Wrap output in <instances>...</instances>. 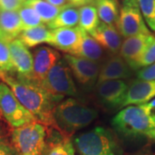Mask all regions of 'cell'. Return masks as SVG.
Returning <instances> with one entry per match:
<instances>
[{
    "label": "cell",
    "mask_w": 155,
    "mask_h": 155,
    "mask_svg": "<svg viewBox=\"0 0 155 155\" xmlns=\"http://www.w3.org/2000/svg\"><path fill=\"white\" fill-rule=\"evenodd\" d=\"M0 79L12 91L18 101L43 124L47 131L57 130L54 117L56 105L61 99L47 92L39 84L29 79L14 78L0 72Z\"/></svg>",
    "instance_id": "obj_1"
},
{
    "label": "cell",
    "mask_w": 155,
    "mask_h": 155,
    "mask_svg": "<svg viewBox=\"0 0 155 155\" xmlns=\"http://www.w3.org/2000/svg\"><path fill=\"white\" fill-rule=\"evenodd\" d=\"M97 116L96 110L74 98L59 103L54 112L57 131L69 138L76 131L94 122Z\"/></svg>",
    "instance_id": "obj_2"
},
{
    "label": "cell",
    "mask_w": 155,
    "mask_h": 155,
    "mask_svg": "<svg viewBox=\"0 0 155 155\" xmlns=\"http://www.w3.org/2000/svg\"><path fill=\"white\" fill-rule=\"evenodd\" d=\"M116 131L126 136L147 135L155 128V118L144 104L126 106L112 119Z\"/></svg>",
    "instance_id": "obj_3"
},
{
    "label": "cell",
    "mask_w": 155,
    "mask_h": 155,
    "mask_svg": "<svg viewBox=\"0 0 155 155\" xmlns=\"http://www.w3.org/2000/svg\"><path fill=\"white\" fill-rule=\"evenodd\" d=\"M46 127L35 121L13 129L12 147L18 155H41L46 146Z\"/></svg>",
    "instance_id": "obj_4"
},
{
    "label": "cell",
    "mask_w": 155,
    "mask_h": 155,
    "mask_svg": "<svg viewBox=\"0 0 155 155\" xmlns=\"http://www.w3.org/2000/svg\"><path fill=\"white\" fill-rule=\"evenodd\" d=\"M79 155H116L118 146L110 130L97 127L80 134L74 140Z\"/></svg>",
    "instance_id": "obj_5"
},
{
    "label": "cell",
    "mask_w": 155,
    "mask_h": 155,
    "mask_svg": "<svg viewBox=\"0 0 155 155\" xmlns=\"http://www.w3.org/2000/svg\"><path fill=\"white\" fill-rule=\"evenodd\" d=\"M40 85L47 92L60 99L66 96L78 94L71 70L64 59L57 61Z\"/></svg>",
    "instance_id": "obj_6"
},
{
    "label": "cell",
    "mask_w": 155,
    "mask_h": 155,
    "mask_svg": "<svg viewBox=\"0 0 155 155\" xmlns=\"http://www.w3.org/2000/svg\"><path fill=\"white\" fill-rule=\"evenodd\" d=\"M0 113L14 128L36 121L35 117L18 101L11 88L4 82L0 83Z\"/></svg>",
    "instance_id": "obj_7"
},
{
    "label": "cell",
    "mask_w": 155,
    "mask_h": 155,
    "mask_svg": "<svg viewBox=\"0 0 155 155\" xmlns=\"http://www.w3.org/2000/svg\"><path fill=\"white\" fill-rule=\"evenodd\" d=\"M116 28L124 38L138 35H150L137 0H122Z\"/></svg>",
    "instance_id": "obj_8"
},
{
    "label": "cell",
    "mask_w": 155,
    "mask_h": 155,
    "mask_svg": "<svg viewBox=\"0 0 155 155\" xmlns=\"http://www.w3.org/2000/svg\"><path fill=\"white\" fill-rule=\"evenodd\" d=\"M63 59L80 85L91 89L97 83L101 69V66L97 62L68 54H65Z\"/></svg>",
    "instance_id": "obj_9"
},
{
    "label": "cell",
    "mask_w": 155,
    "mask_h": 155,
    "mask_svg": "<svg viewBox=\"0 0 155 155\" xmlns=\"http://www.w3.org/2000/svg\"><path fill=\"white\" fill-rule=\"evenodd\" d=\"M128 86L122 79L107 80L97 84V94L103 105L108 109H121L126 99Z\"/></svg>",
    "instance_id": "obj_10"
},
{
    "label": "cell",
    "mask_w": 155,
    "mask_h": 155,
    "mask_svg": "<svg viewBox=\"0 0 155 155\" xmlns=\"http://www.w3.org/2000/svg\"><path fill=\"white\" fill-rule=\"evenodd\" d=\"M9 48L13 69L17 73V77L32 80L33 54L28 47L23 44L21 40L17 38L9 42Z\"/></svg>",
    "instance_id": "obj_11"
},
{
    "label": "cell",
    "mask_w": 155,
    "mask_h": 155,
    "mask_svg": "<svg viewBox=\"0 0 155 155\" xmlns=\"http://www.w3.org/2000/svg\"><path fill=\"white\" fill-rule=\"evenodd\" d=\"M60 60L61 54L57 50L45 46L35 48L33 52L32 81L40 84L51 68Z\"/></svg>",
    "instance_id": "obj_12"
},
{
    "label": "cell",
    "mask_w": 155,
    "mask_h": 155,
    "mask_svg": "<svg viewBox=\"0 0 155 155\" xmlns=\"http://www.w3.org/2000/svg\"><path fill=\"white\" fill-rule=\"evenodd\" d=\"M49 44L57 49L71 54L76 49L81 38V28L79 26L72 28H61L51 30Z\"/></svg>",
    "instance_id": "obj_13"
},
{
    "label": "cell",
    "mask_w": 155,
    "mask_h": 155,
    "mask_svg": "<svg viewBox=\"0 0 155 155\" xmlns=\"http://www.w3.org/2000/svg\"><path fill=\"white\" fill-rule=\"evenodd\" d=\"M131 75L132 69L125 60L118 54H114L108 58L101 66L97 83L107 80H123Z\"/></svg>",
    "instance_id": "obj_14"
},
{
    "label": "cell",
    "mask_w": 155,
    "mask_h": 155,
    "mask_svg": "<svg viewBox=\"0 0 155 155\" xmlns=\"http://www.w3.org/2000/svg\"><path fill=\"white\" fill-rule=\"evenodd\" d=\"M155 97V80L136 79L128 86L127 97L122 108L129 105H141Z\"/></svg>",
    "instance_id": "obj_15"
},
{
    "label": "cell",
    "mask_w": 155,
    "mask_h": 155,
    "mask_svg": "<svg viewBox=\"0 0 155 155\" xmlns=\"http://www.w3.org/2000/svg\"><path fill=\"white\" fill-rule=\"evenodd\" d=\"M104 49L114 54L120 52L122 44V36L115 25H109L100 22L97 29L90 35Z\"/></svg>",
    "instance_id": "obj_16"
},
{
    "label": "cell",
    "mask_w": 155,
    "mask_h": 155,
    "mask_svg": "<svg viewBox=\"0 0 155 155\" xmlns=\"http://www.w3.org/2000/svg\"><path fill=\"white\" fill-rule=\"evenodd\" d=\"M22 30V23L18 11L0 9V39L9 43L18 38Z\"/></svg>",
    "instance_id": "obj_17"
},
{
    "label": "cell",
    "mask_w": 155,
    "mask_h": 155,
    "mask_svg": "<svg viewBox=\"0 0 155 155\" xmlns=\"http://www.w3.org/2000/svg\"><path fill=\"white\" fill-rule=\"evenodd\" d=\"M151 36L152 34L138 35L125 38V40L122 41L119 55L125 60L129 67L141 54V53L143 52V50L148 43Z\"/></svg>",
    "instance_id": "obj_18"
},
{
    "label": "cell",
    "mask_w": 155,
    "mask_h": 155,
    "mask_svg": "<svg viewBox=\"0 0 155 155\" xmlns=\"http://www.w3.org/2000/svg\"><path fill=\"white\" fill-rule=\"evenodd\" d=\"M71 54L97 62L104 55V48L92 36L81 28V38L79 43Z\"/></svg>",
    "instance_id": "obj_19"
},
{
    "label": "cell",
    "mask_w": 155,
    "mask_h": 155,
    "mask_svg": "<svg viewBox=\"0 0 155 155\" xmlns=\"http://www.w3.org/2000/svg\"><path fill=\"white\" fill-rule=\"evenodd\" d=\"M51 36V29L49 30L45 25H41L22 30L18 39L21 40L26 47L34 48L42 43L49 44Z\"/></svg>",
    "instance_id": "obj_20"
},
{
    "label": "cell",
    "mask_w": 155,
    "mask_h": 155,
    "mask_svg": "<svg viewBox=\"0 0 155 155\" xmlns=\"http://www.w3.org/2000/svg\"><path fill=\"white\" fill-rule=\"evenodd\" d=\"M79 22V13L77 7L67 4L61 8L59 15L54 20L48 24V27L52 29L61 28H72L76 27Z\"/></svg>",
    "instance_id": "obj_21"
},
{
    "label": "cell",
    "mask_w": 155,
    "mask_h": 155,
    "mask_svg": "<svg viewBox=\"0 0 155 155\" xmlns=\"http://www.w3.org/2000/svg\"><path fill=\"white\" fill-rule=\"evenodd\" d=\"M41 155H75V149L71 139L59 133L58 136L54 135V138L46 142Z\"/></svg>",
    "instance_id": "obj_22"
},
{
    "label": "cell",
    "mask_w": 155,
    "mask_h": 155,
    "mask_svg": "<svg viewBox=\"0 0 155 155\" xmlns=\"http://www.w3.org/2000/svg\"><path fill=\"white\" fill-rule=\"evenodd\" d=\"M92 5L97 9L101 22L109 25L116 24L120 12L116 0H95Z\"/></svg>",
    "instance_id": "obj_23"
},
{
    "label": "cell",
    "mask_w": 155,
    "mask_h": 155,
    "mask_svg": "<svg viewBox=\"0 0 155 155\" xmlns=\"http://www.w3.org/2000/svg\"><path fill=\"white\" fill-rule=\"evenodd\" d=\"M78 26L86 33L91 35L100 24V19L96 7L93 5L81 6L78 8Z\"/></svg>",
    "instance_id": "obj_24"
},
{
    "label": "cell",
    "mask_w": 155,
    "mask_h": 155,
    "mask_svg": "<svg viewBox=\"0 0 155 155\" xmlns=\"http://www.w3.org/2000/svg\"><path fill=\"white\" fill-rule=\"evenodd\" d=\"M24 5L33 8L41 17L42 22L47 25L55 19L61 10V8L52 5L45 0H32L24 3Z\"/></svg>",
    "instance_id": "obj_25"
},
{
    "label": "cell",
    "mask_w": 155,
    "mask_h": 155,
    "mask_svg": "<svg viewBox=\"0 0 155 155\" xmlns=\"http://www.w3.org/2000/svg\"><path fill=\"white\" fill-rule=\"evenodd\" d=\"M155 62V36L152 35L149 41L138 59L130 66L132 70H140Z\"/></svg>",
    "instance_id": "obj_26"
},
{
    "label": "cell",
    "mask_w": 155,
    "mask_h": 155,
    "mask_svg": "<svg viewBox=\"0 0 155 155\" xmlns=\"http://www.w3.org/2000/svg\"><path fill=\"white\" fill-rule=\"evenodd\" d=\"M18 13L21 17L23 30L27 29V28L43 25V22L41 21V17H39L37 12L30 6L24 5L18 11Z\"/></svg>",
    "instance_id": "obj_27"
},
{
    "label": "cell",
    "mask_w": 155,
    "mask_h": 155,
    "mask_svg": "<svg viewBox=\"0 0 155 155\" xmlns=\"http://www.w3.org/2000/svg\"><path fill=\"white\" fill-rule=\"evenodd\" d=\"M145 22L155 32V0H137Z\"/></svg>",
    "instance_id": "obj_28"
},
{
    "label": "cell",
    "mask_w": 155,
    "mask_h": 155,
    "mask_svg": "<svg viewBox=\"0 0 155 155\" xmlns=\"http://www.w3.org/2000/svg\"><path fill=\"white\" fill-rule=\"evenodd\" d=\"M14 72L11 62L9 43L0 39V72L9 73Z\"/></svg>",
    "instance_id": "obj_29"
},
{
    "label": "cell",
    "mask_w": 155,
    "mask_h": 155,
    "mask_svg": "<svg viewBox=\"0 0 155 155\" xmlns=\"http://www.w3.org/2000/svg\"><path fill=\"white\" fill-rule=\"evenodd\" d=\"M136 76L140 80H155V62L148 67L140 69Z\"/></svg>",
    "instance_id": "obj_30"
},
{
    "label": "cell",
    "mask_w": 155,
    "mask_h": 155,
    "mask_svg": "<svg viewBox=\"0 0 155 155\" xmlns=\"http://www.w3.org/2000/svg\"><path fill=\"white\" fill-rule=\"evenodd\" d=\"M23 5L22 0H0V9L4 11H18Z\"/></svg>",
    "instance_id": "obj_31"
},
{
    "label": "cell",
    "mask_w": 155,
    "mask_h": 155,
    "mask_svg": "<svg viewBox=\"0 0 155 155\" xmlns=\"http://www.w3.org/2000/svg\"><path fill=\"white\" fill-rule=\"evenodd\" d=\"M0 155H18V153L13 147L2 140L0 141Z\"/></svg>",
    "instance_id": "obj_32"
},
{
    "label": "cell",
    "mask_w": 155,
    "mask_h": 155,
    "mask_svg": "<svg viewBox=\"0 0 155 155\" xmlns=\"http://www.w3.org/2000/svg\"><path fill=\"white\" fill-rule=\"evenodd\" d=\"M94 1L95 0H72L70 4L75 7H81L88 5H92Z\"/></svg>",
    "instance_id": "obj_33"
},
{
    "label": "cell",
    "mask_w": 155,
    "mask_h": 155,
    "mask_svg": "<svg viewBox=\"0 0 155 155\" xmlns=\"http://www.w3.org/2000/svg\"><path fill=\"white\" fill-rule=\"evenodd\" d=\"M144 105L150 114L155 118V97L153 99L151 100L150 102H148V103L145 104Z\"/></svg>",
    "instance_id": "obj_34"
},
{
    "label": "cell",
    "mask_w": 155,
    "mask_h": 155,
    "mask_svg": "<svg viewBox=\"0 0 155 155\" xmlns=\"http://www.w3.org/2000/svg\"><path fill=\"white\" fill-rule=\"evenodd\" d=\"M45 1L51 4L52 5L59 7V8H62L65 5H67V2H68L67 0H45Z\"/></svg>",
    "instance_id": "obj_35"
},
{
    "label": "cell",
    "mask_w": 155,
    "mask_h": 155,
    "mask_svg": "<svg viewBox=\"0 0 155 155\" xmlns=\"http://www.w3.org/2000/svg\"><path fill=\"white\" fill-rule=\"evenodd\" d=\"M147 136L148 138L152 139V140H155V128L153 129V130H151L149 133L147 134Z\"/></svg>",
    "instance_id": "obj_36"
},
{
    "label": "cell",
    "mask_w": 155,
    "mask_h": 155,
    "mask_svg": "<svg viewBox=\"0 0 155 155\" xmlns=\"http://www.w3.org/2000/svg\"><path fill=\"white\" fill-rule=\"evenodd\" d=\"M134 155H150L149 153H145V152H140V153H135V154Z\"/></svg>",
    "instance_id": "obj_37"
},
{
    "label": "cell",
    "mask_w": 155,
    "mask_h": 155,
    "mask_svg": "<svg viewBox=\"0 0 155 155\" xmlns=\"http://www.w3.org/2000/svg\"><path fill=\"white\" fill-rule=\"evenodd\" d=\"M23 3H27V2H29V1H32V0H22Z\"/></svg>",
    "instance_id": "obj_38"
},
{
    "label": "cell",
    "mask_w": 155,
    "mask_h": 155,
    "mask_svg": "<svg viewBox=\"0 0 155 155\" xmlns=\"http://www.w3.org/2000/svg\"><path fill=\"white\" fill-rule=\"evenodd\" d=\"M67 1H68V2H69V4H70V3H71V2H72V0H67Z\"/></svg>",
    "instance_id": "obj_39"
}]
</instances>
